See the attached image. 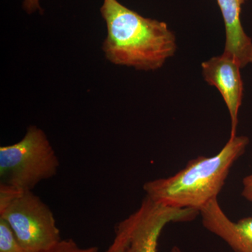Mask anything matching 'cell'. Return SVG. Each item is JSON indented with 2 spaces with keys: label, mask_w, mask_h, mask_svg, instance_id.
<instances>
[{
  "label": "cell",
  "mask_w": 252,
  "mask_h": 252,
  "mask_svg": "<svg viewBox=\"0 0 252 252\" xmlns=\"http://www.w3.org/2000/svg\"><path fill=\"white\" fill-rule=\"evenodd\" d=\"M100 11L107 28L103 51L111 63L156 70L175 55L176 36L166 23L144 18L117 0H104Z\"/></svg>",
  "instance_id": "obj_1"
},
{
  "label": "cell",
  "mask_w": 252,
  "mask_h": 252,
  "mask_svg": "<svg viewBox=\"0 0 252 252\" xmlns=\"http://www.w3.org/2000/svg\"><path fill=\"white\" fill-rule=\"evenodd\" d=\"M249 142L245 136L230 137L217 155L198 157L171 177L146 182L143 186L146 196L165 206L199 211L217 198L230 169L245 153Z\"/></svg>",
  "instance_id": "obj_2"
},
{
  "label": "cell",
  "mask_w": 252,
  "mask_h": 252,
  "mask_svg": "<svg viewBox=\"0 0 252 252\" xmlns=\"http://www.w3.org/2000/svg\"><path fill=\"white\" fill-rule=\"evenodd\" d=\"M59 158L44 131L31 126L17 143L0 147L1 182L27 191L57 174Z\"/></svg>",
  "instance_id": "obj_3"
},
{
  "label": "cell",
  "mask_w": 252,
  "mask_h": 252,
  "mask_svg": "<svg viewBox=\"0 0 252 252\" xmlns=\"http://www.w3.org/2000/svg\"><path fill=\"white\" fill-rule=\"evenodd\" d=\"M25 252H41L62 239L51 209L32 190L22 191L2 211Z\"/></svg>",
  "instance_id": "obj_4"
},
{
  "label": "cell",
  "mask_w": 252,
  "mask_h": 252,
  "mask_svg": "<svg viewBox=\"0 0 252 252\" xmlns=\"http://www.w3.org/2000/svg\"><path fill=\"white\" fill-rule=\"evenodd\" d=\"M200 214L193 209H180L155 203L146 196L132 217L130 239L126 252H157L158 240L169 223L187 222ZM171 252H182L174 247Z\"/></svg>",
  "instance_id": "obj_5"
},
{
  "label": "cell",
  "mask_w": 252,
  "mask_h": 252,
  "mask_svg": "<svg viewBox=\"0 0 252 252\" xmlns=\"http://www.w3.org/2000/svg\"><path fill=\"white\" fill-rule=\"evenodd\" d=\"M238 62L228 55L215 56L202 63L204 79L209 85L220 91L231 122L230 137L236 136L238 112L242 104L243 84Z\"/></svg>",
  "instance_id": "obj_6"
},
{
  "label": "cell",
  "mask_w": 252,
  "mask_h": 252,
  "mask_svg": "<svg viewBox=\"0 0 252 252\" xmlns=\"http://www.w3.org/2000/svg\"><path fill=\"white\" fill-rule=\"evenodd\" d=\"M203 226L221 238L235 252H252V217L233 222L220 207L217 198L199 210Z\"/></svg>",
  "instance_id": "obj_7"
},
{
  "label": "cell",
  "mask_w": 252,
  "mask_h": 252,
  "mask_svg": "<svg viewBox=\"0 0 252 252\" xmlns=\"http://www.w3.org/2000/svg\"><path fill=\"white\" fill-rule=\"evenodd\" d=\"M224 21L225 44L223 54L245 67L252 63V41L244 31L240 20L245 0H217Z\"/></svg>",
  "instance_id": "obj_8"
},
{
  "label": "cell",
  "mask_w": 252,
  "mask_h": 252,
  "mask_svg": "<svg viewBox=\"0 0 252 252\" xmlns=\"http://www.w3.org/2000/svg\"><path fill=\"white\" fill-rule=\"evenodd\" d=\"M132 217L129 216L117 225L115 237L106 252H126L130 239Z\"/></svg>",
  "instance_id": "obj_9"
},
{
  "label": "cell",
  "mask_w": 252,
  "mask_h": 252,
  "mask_svg": "<svg viewBox=\"0 0 252 252\" xmlns=\"http://www.w3.org/2000/svg\"><path fill=\"white\" fill-rule=\"evenodd\" d=\"M0 252H25L9 223L0 218Z\"/></svg>",
  "instance_id": "obj_10"
},
{
  "label": "cell",
  "mask_w": 252,
  "mask_h": 252,
  "mask_svg": "<svg viewBox=\"0 0 252 252\" xmlns=\"http://www.w3.org/2000/svg\"><path fill=\"white\" fill-rule=\"evenodd\" d=\"M98 248L95 246L81 248L72 239H66L41 252H98Z\"/></svg>",
  "instance_id": "obj_11"
},
{
  "label": "cell",
  "mask_w": 252,
  "mask_h": 252,
  "mask_svg": "<svg viewBox=\"0 0 252 252\" xmlns=\"http://www.w3.org/2000/svg\"><path fill=\"white\" fill-rule=\"evenodd\" d=\"M23 190L7 184H0V212L4 210Z\"/></svg>",
  "instance_id": "obj_12"
},
{
  "label": "cell",
  "mask_w": 252,
  "mask_h": 252,
  "mask_svg": "<svg viewBox=\"0 0 252 252\" xmlns=\"http://www.w3.org/2000/svg\"><path fill=\"white\" fill-rule=\"evenodd\" d=\"M243 189L242 195L249 200L252 202V174L247 176L243 179Z\"/></svg>",
  "instance_id": "obj_13"
},
{
  "label": "cell",
  "mask_w": 252,
  "mask_h": 252,
  "mask_svg": "<svg viewBox=\"0 0 252 252\" xmlns=\"http://www.w3.org/2000/svg\"><path fill=\"white\" fill-rule=\"evenodd\" d=\"M23 7L29 14H32L38 10H41L39 0H24Z\"/></svg>",
  "instance_id": "obj_14"
}]
</instances>
